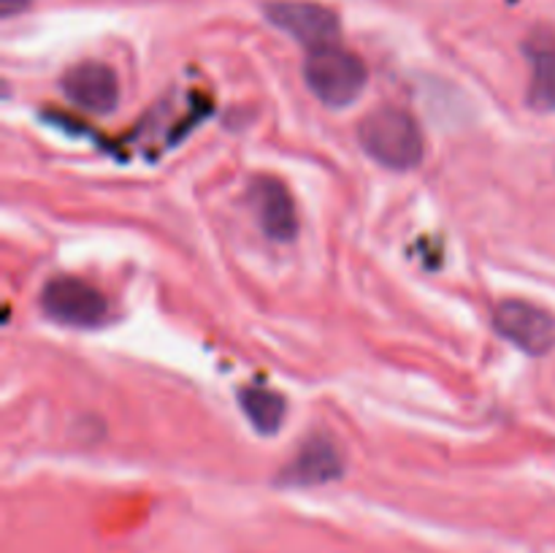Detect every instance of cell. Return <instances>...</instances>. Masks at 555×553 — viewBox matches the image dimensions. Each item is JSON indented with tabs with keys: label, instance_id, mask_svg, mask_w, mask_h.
I'll list each match as a JSON object with an SVG mask.
<instances>
[{
	"label": "cell",
	"instance_id": "obj_1",
	"mask_svg": "<svg viewBox=\"0 0 555 553\" xmlns=\"http://www.w3.org/2000/svg\"><path fill=\"white\" fill-rule=\"evenodd\" d=\"M363 152L390 171H412L421 166L423 130L410 112L399 106H379L358 128Z\"/></svg>",
	"mask_w": 555,
	"mask_h": 553
},
{
	"label": "cell",
	"instance_id": "obj_2",
	"mask_svg": "<svg viewBox=\"0 0 555 553\" xmlns=\"http://www.w3.org/2000/svg\"><path fill=\"white\" fill-rule=\"evenodd\" d=\"M304 79L312 95L331 108L350 106L366 87V65L358 54L341 47H323L309 52Z\"/></svg>",
	"mask_w": 555,
	"mask_h": 553
},
{
	"label": "cell",
	"instance_id": "obj_3",
	"mask_svg": "<svg viewBox=\"0 0 555 553\" xmlns=\"http://www.w3.org/2000/svg\"><path fill=\"white\" fill-rule=\"evenodd\" d=\"M41 307L54 323L70 325V329H92L101 325L108 312L106 296L90 282L79 276H54L43 285Z\"/></svg>",
	"mask_w": 555,
	"mask_h": 553
},
{
	"label": "cell",
	"instance_id": "obj_4",
	"mask_svg": "<svg viewBox=\"0 0 555 553\" xmlns=\"http://www.w3.org/2000/svg\"><path fill=\"white\" fill-rule=\"evenodd\" d=\"M266 16L271 25L296 38L309 52L334 47L341 33L336 11H331L328 5L309 3V0H271L266 3Z\"/></svg>",
	"mask_w": 555,
	"mask_h": 553
},
{
	"label": "cell",
	"instance_id": "obj_5",
	"mask_svg": "<svg viewBox=\"0 0 555 553\" xmlns=\"http://www.w3.org/2000/svg\"><path fill=\"white\" fill-rule=\"evenodd\" d=\"M493 325L507 342L529 356H545L555 347V318L524 298H504L493 309Z\"/></svg>",
	"mask_w": 555,
	"mask_h": 553
},
{
	"label": "cell",
	"instance_id": "obj_6",
	"mask_svg": "<svg viewBox=\"0 0 555 553\" xmlns=\"http://www.w3.org/2000/svg\"><path fill=\"white\" fill-rule=\"evenodd\" d=\"M249 204L260 228L274 242H293L298 236V211L291 190L276 177H255L249 182Z\"/></svg>",
	"mask_w": 555,
	"mask_h": 553
},
{
	"label": "cell",
	"instance_id": "obj_7",
	"mask_svg": "<svg viewBox=\"0 0 555 553\" xmlns=\"http://www.w3.org/2000/svg\"><path fill=\"white\" fill-rule=\"evenodd\" d=\"M63 92L70 103L90 114H108L119 103L117 74L98 60H85L65 70Z\"/></svg>",
	"mask_w": 555,
	"mask_h": 553
},
{
	"label": "cell",
	"instance_id": "obj_8",
	"mask_svg": "<svg viewBox=\"0 0 555 553\" xmlns=\"http://www.w3.org/2000/svg\"><path fill=\"white\" fill-rule=\"evenodd\" d=\"M345 475V464L341 455L336 453L334 445L323 437H314L304 445L296 453V459L282 470L280 483L285 486H323V483L339 480Z\"/></svg>",
	"mask_w": 555,
	"mask_h": 553
},
{
	"label": "cell",
	"instance_id": "obj_9",
	"mask_svg": "<svg viewBox=\"0 0 555 553\" xmlns=\"http://www.w3.org/2000/svg\"><path fill=\"white\" fill-rule=\"evenodd\" d=\"M526 57L531 63L529 103L537 112H555V36L534 33L526 41Z\"/></svg>",
	"mask_w": 555,
	"mask_h": 553
},
{
	"label": "cell",
	"instance_id": "obj_10",
	"mask_svg": "<svg viewBox=\"0 0 555 553\" xmlns=\"http://www.w3.org/2000/svg\"><path fill=\"white\" fill-rule=\"evenodd\" d=\"M238 404L258 434H276L285 421V399L266 385H247L238 394Z\"/></svg>",
	"mask_w": 555,
	"mask_h": 553
},
{
	"label": "cell",
	"instance_id": "obj_11",
	"mask_svg": "<svg viewBox=\"0 0 555 553\" xmlns=\"http://www.w3.org/2000/svg\"><path fill=\"white\" fill-rule=\"evenodd\" d=\"M27 9V0H0V14L5 16V20H11L14 14H20V11Z\"/></svg>",
	"mask_w": 555,
	"mask_h": 553
}]
</instances>
